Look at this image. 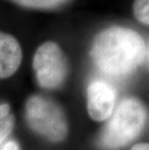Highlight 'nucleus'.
I'll return each instance as SVG.
<instances>
[{
    "label": "nucleus",
    "instance_id": "f257e3e1",
    "mask_svg": "<svg viewBox=\"0 0 149 150\" xmlns=\"http://www.w3.org/2000/svg\"><path fill=\"white\" fill-rule=\"evenodd\" d=\"M91 55L105 74L124 76L144 61L147 47L138 32L130 28L114 26L97 35L92 45Z\"/></svg>",
    "mask_w": 149,
    "mask_h": 150
},
{
    "label": "nucleus",
    "instance_id": "f03ea898",
    "mask_svg": "<svg viewBox=\"0 0 149 150\" xmlns=\"http://www.w3.org/2000/svg\"><path fill=\"white\" fill-rule=\"evenodd\" d=\"M145 122V110L137 99H126L120 103L102 132L100 143L104 148L116 149L137 137Z\"/></svg>",
    "mask_w": 149,
    "mask_h": 150
},
{
    "label": "nucleus",
    "instance_id": "7ed1b4c3",
    "mask_svg": "<svg viewBox=\"0 0 149 150\" xmlns=\"http://www.w3.org/2000/svg\"><path fill=\"white\" fill-rule=\"evenodd\" d=\"M25 114L29 126L52 142H61L67 136L65 114L57 104L47 98L34 95L26 102Z\"/></svg>",
    "mask_w": 149,
    "mask_h": 150
},
{
    "label": "nucleus",
    "instance_id": "20e7f679",
    "mask_svg": "<svg viewBox=\"0 0 149 150\" xmlns=\"http://www.w3.org/2000/svg\"><path fill=\"white\" fill-rule=\"evenodd\" d=\"M33 68L39 84L54 89L62 84L68 73L65 54L54 42H46L38 47L33 58Z\"/></svg>",
    "mask_w": 149,
    "mask_h": 150
},
{
    "label": "nucleus",
    "instance_id": "39448f33",
    "mask_svg": "<svg viewBox=\"0 0 149 150\" xmlns=\"http://www.w3.org/2000/svg\"><path fill=\"white\" fill-rule=\"evenodd\" d=\"M115 104V90L102 81L91 82L87 89V110L95 121H104L112 114Z\"/></svg>",
    "mask_w": 149,
    "mask_h": 150
},
{
    "label": "nucleus",
    "instance_id": "423d86ee",
    "mask_svg": "<svg viewBox=\"0 0 149 150\" xmlns=\"http://www.w3.org/2000/svg\"><path fill=\"white\" fill-rule=\"evenodd\" d=\"M23 52L20 43L12 35L0 31V79L14 75L20 65Z\"/></svg>",
    "mask_w": 149,
    "mask_h": 150
},
{
    "label": "nucleus",
    "instance_id": "0eeeda50",
    "mask_svg": "<svg viewBox=\"0 0 149 150\" xmlns=\"http://www.w3.org/2000/svg\"><path fill=\"white\" fill-rule=\"evenodd\" d=\"M14 115L7 104L0 105V145L5 142L14 128Z\"/></svg>",
    "mask_w": 149,
    "mask_h": 150
},
{
    "label": "nucleus",
    "instance_id": "6e6552de",
    "mask_svg": "<svg viewBox=\"0 0 149 150\" xmlns=\"http://www.w3.org/2000/svg\"><path fill=\"white\" fill-rule=\"evenodd\" d=\"M12 1L27 8L52 9L62 5L67 0H12Z\"/></svg>",
    "mask_w": 149,
    "mask_h": 150
},
{
    "label": "nucleus",
    "instance_id": "1a4fd4ad",
    "mask_svg": "<svg viewBox=\"0 0 149 150\" xmlns=\"http://www.w3.org/2000/svg\"><path fill=\"white\" fill-rule=\"evenodd\" d=\"M149 0H135L133 10H134L135 17L143 24H149Z\"/></svg>",
    "mask_w": 149,
    "mask_h": 150
},
{
    "label": "nucleus",
    "instance_id": "9d476101",
    "mask_svg": "<svg viewBox=\"0 0 149 150\" xmlns=\"http://www.w3.org/2000/svg\"><path fill=\"white\" fill-rule=\"evenodd\" d=\"M0 150H20V148L18 142L9 140V142H6L0 145Z\"/></svg>",
    "mask_w": 149,
    "mask_h": 150
},
{
    "label": "nucleus",
    "instance_id": "9b49d317",
    "mask_svg": "<svg viewBox=\"0 0 149 150\" xmlns=\"http://www.w3.org/2000/svg\"><path fill=\"white\" fill-rule=\"evenodd\" d=\"M131 150H149V145L147 143H138L133 146Z\"/></svg>",
    "mask_w": 149,
    "mask_h": 150
}]
</instances>
